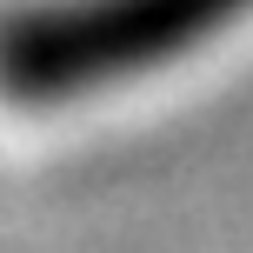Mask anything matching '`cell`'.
I'll list each match as a JSON object with an SVG mask.
<instances>
[{
  "mask_svg": "<svg viewBox=\"0 0 253 253\" xmlns=\"http://www.w3.org/2000/svg\"><path fill=\"white\" fill-rule=\"evenodd\" d=\"M247 27L253 0H7V100L40 120L100 114L207 67Z\"/></svg>",
  "mask_w": 253,
  "mask_h": 253,
  "instance_id": "obj_1",
  "label": "cell"
}]
</instances>
